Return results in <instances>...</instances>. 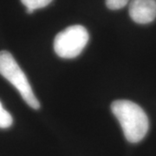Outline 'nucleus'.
<instances>
[{"mask_svg":"<svg viewBox=\"0 0 156 156\" xmlns=\"http://www.w3.org/2000/svg\"><path fill=\"white\" fill-rule=\"evenodd\" d=\"M21 2L26 7L27 13L31 14L35 10L49 5L52 0H21Z\"/></svg>","mask_w":156,"mask_h":156,"instance_id":"39448f33","label":"nucleus"},{"mask_svg":"<svg viewBox=\"0 0 156 156\" xmlns=\"http://www.w3.org/2000/svg\"><path fill=\"white\" fill-rule=\"evenodd\" d=\"M88 30L83 25H71L59 32L54 39V50L64 59L78 56L89 42Z\"/></svg>","mask_w":156,"mask_h":156,"instance_id":"7ed1b4c3","label":"nucleus"},{"mask_svg":"<svg viewBox=\"0 0 156 156\" xmlns=\"http://www.w3.org/2000/svg\"><path fill=\"white\" fill-rule=\"evenodd\" d=\"M13 122L11 115L3 107L0 101V128H8Z\"/></svg>","mask_w":156,"mask_h":156,"instance_id":"423d86ee","label":"nucleus"},{"mask_svg":"<svg viewBox=\"0 0 156 156\" xmlns=\"http://www.w3.org/2000/svg\"><path fill=\"white\" fill-rule=\"evenodd\" d=\"M129 2L130 0H106V5L108 9L115 11L125 7Z\"/></svg>","mask_w":156,"mask_h":156,"instance_id":"0eeeda50","label":"nucleus"},{"mask_svg":"<svg viewBox=\"0 0 156 156\" xmlns=\"http://www.w3.org/2000/svg\"><path fill=\"white\" fill-rule=\"evenodd\" d=\"M128 11L134 22L149 23L156 18V0H130Z\"/></svg>","mask_w":156,"mask_h":156,"instance_id":"20e7f679","label":"nucleus"},{"mask_svg":"<svg viewBox=\"0 0 156 156\" xmlns=\"http://www.w3.org/2000/svg\"><path fill=\"white\" fill-rule=\"evenodd\" d=\"M0 75L8 80L20 93L23 101L30 108L38 109L40 103L22 69L10 52L0 51Z\"/></svg>","mask_w":156,"mask_h":156,"instance_id":"f03ea898","label":"nucleus"},{"mask_svg":"<svg viewBox=\"0 0 156 156\" xmlns=\"http://www.w3.org/2000/svg\"><path fill=\"white\" fill-rule=\"evenodd\" d=\"M111 110L129 142L137 143L143 140L147 134L149 122L145 111L138 104L128 100L114 101Z\"/></svg>","mask_w":156,"mask_h":156,"instance_id":"f257e3e1","label":"nucleus"}]
</instances>
